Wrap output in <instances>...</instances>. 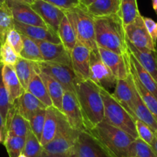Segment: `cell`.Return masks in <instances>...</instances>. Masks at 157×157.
<instances>
[{"label": "cell", "mask_w": 157, "mask_h": 157, "mask_svg": "<svg viewBox=\"0 0 157 157\" xmlns=\"http://www.w3.org/2000/svg\"><path fill=\"white\" fill-rule=\"evenodd\" d=\"M75 88L84 126L87 131H90L104 119V104L99 86L90 79L81 80L77 78Z\"/></svg>", "instance_id": "6da1fadb"}, {"label": "cell", "mask_w": 157, "mask_h": 157, "mask_svg": "<svg viewBox=\"0 0 157 157\" xmlns=\"http://www.w3.org/2000/svg\"><path fill=\"white\" fill-rule=\"evenodd\" d=\"M96 42L98 48L129 56V50L124 25L119 15L94 18Z\"/></svg>", "instance_id": "7a4b0ae2"}, {"label": "cell", "mask_w": 157, "mask_h": 157, "mask_svg": "<svg viewBox=\"0 0 157 157\" xmlns=\"http://www.w3.org/2000/svg\"><path fill=\"white\" fill-rule=\"evenodd\" d=\"M113 157H129V149L135 138L120 128L102 121L89 131Z\"/></svg>", "instance_id": "3957f363"}, {"label": "cell", "mask_w": 157, "mask_h": 157, "mask_svg": "<svg viewBox=\"0 0 157 157\" xmlns=\"http://www.w3.org/2000/svg\"><path fill=\"white\" fill-rule=\"evenodd\" d=\"M99 89L104 104L103 121L120 128L133 138H138L135 119L132 115L116 100L108 90L99 86Z\"/></svg>", "instance_id": "277c9868"}, {"label": "cell", "mask_w": 157, "mask_h": 157, "mask_svg": "<svg viewBox=\"0 0 157 157\" xmlns=\"http://www.w3.org/2000/svg\"><path fill=\"white\" fill-rule=\"evenodd\" d=\"M58 127L55 137L43 146V150L49 153L75 157V148L79 136V131L72 129L66 116L58 110Z\"/></svg>", "instance_id": "5b68a950"}, {"label": "cell", "mask_w": 157, "mask_h": 157, "mask_svg": "<svg viewBox=\"0 0 157 157\" xmlns=\"http://www.w3.org/2000/svg\"><path fill=\"white\" fill-rule=\"evenodd\" d=\"M65 13L73 28L78 43L91 51L97 49L94 18L80 6L65 11Z\"/></svg>", "instance_id": "8992f818"}, {"label": "cell", "mask_w": 157, "mask_h": 157, "mask_svg": "<svg viewBox=\"0 0 157 157\" xmlns=\"http://www.w3.org/2000/svg\"><path fill=\"white\" fill-rule=\"evenodd\" d=\"M40 72L46 73L59 82L64 91L71 92L75 95V81L77 78L72 67L49 62L36 63Z\"/></svg>", "instance_id": "52a82bcc"}, {"label": "cell", "mask_w": 157, "mask_h": 157, "mask_svg": "<svg viewBox=\"0 0 157 157\" xmlns=\"http://www.w3.org/2000/svg\"><path fill=\"white\" fill-rule=\"evenodd\" d=\"M124 30L127 41L134 46L140 49L156 50V46L148 33L141 14L133 22L124 25Z\"/></svg>", "instance_id": "ba28073f"}, {"label": "cell", "mask_w": 157, "mask_h": 157, "mask_svg": "<svg viewBox=\"0 0 157 157\" xmlns=\"http://www.w3.org/2000/svg\"><path fill=\"white\" fill-rule=\"evenodd\" d=\"M90 79L108 90L115 88L117 81V78L101 59L98 49L91 51Z\"/></svg>", "instance_id": "9c48e42d"}, {"label": "cell", "mask_w": 157, "mask_h": 157, "mask_svg": "<svg viewBox=\"0 0 157 157\" xmlns=\"http://www.w3.org/2000/svg\"><path fill=\"white\" fill-rule=\"evenodd\" d=\"M75 157H113L89 131L79 132L75 148Z\"/></svg>", "instance_id": "30bf717a"}, {"label": "cell", "mask_w": 157, "mask_h": 157, "mask_svg": "<svg viewBox=\"0 0 157 157\" xmlns=\"http://www.w3.org/2000/svg\"><path fill=\"white\" fill-rule=\"evenodd\" d=\"M102 61L111 70L117 79L127 78L131 74V65L129 56H123L112 51L98 48Z\"/></svg>", "instance_id": "8fae6325"}, {"label": "cell", "mask_w": 157, "mask_h": 157, "mask_svg": "<svg viewBox=\"0 0 157 157\" xmlns=\"http://www.w3.org/2000/svg\"><path fill=\"white\" fill-rule=\"evenodd\" d=\"M62 113L66 116L68 123L72 129L77 131L86 129L82 119V112L76 96L71 92L65 91L62 104Z\"/></svg>", "instance_id": "7c38bea8"}, {"label": "cell", "mask_w": 157, "mask_h": 157, "mask_svg": "<svg viewBox=\"0 0 157 157\" xmlns=\"http://www.w3.org/2000/svg\"><path fill=\"white\" fill-rule=\"evenodd\" d=\"M70 55L72 68L75 76L81 80L90 79L91 50L81 43H77Z\"/></svg>", "instance_id": "4fadbf2b"}, {"label": "cell", "mask_w": 157, "mask_h": 157, "mask_svg": "<svg viewBox=\"0 0 157 157\" xmlns=\"http://www.w3.org/2000/svg\"><path fill=\"white\" fill-rule=\"evenodd\" d=\"M31 6L49 28L57 33L60 22L65 16V11L44 0H35Z\"/></svg>", "instance_id": "5bb4252c"}, {"label": "cell", "mask_w": 157, "mask_h": 157, "mask_svg": "<svg viewBox=\"0 0 157 157\" xmlns=\"http://www.w3.org/2000/svg\"><path fill=\"white\" fill-rule=\"evenodd\" d=\"M39 46L43 61L56 63L72 67L70 52L60 43H53L46 41H36Z\"/></svg>", "instance_id": "9a60e30c"}, {"label": "cell", "mask_w": 157, "mask_h": 157, "mask_svg": "<svg viewBox=\"0 0 157 157\" xmlns=\"http://www.w3.org/2000/svg\"><path fill=\"white\" fill-rule=\"evenodd\" d=\"M6 3L11 10L15 22L24 25L48 27L30 5L13 1H6Z\"/></svg>", "instance_id": "2e32d148"}, {"label": "cell", "mask_w": 157, "mask_h": 157, "mask_svg": "<svg viewBox=\"0 0 157 157\" xmlns=\"http://www.w3.org/2000/svg\"><path fill=\"white\" fill-rule=\"evenodd\" d=\"M15 29L21 34L33 39L35 41H46L53 43H61L56 32L49 27L24 25L15 22Z\"/></svg>", "instance_id": "e0dca14e"}, {"label": "cell", "mask_w": 157, "mask_h": 157, "mask_svg": "<svg viewBox=\"0 0 157 157\" xmlns=\"http://www.w3.org/2000/svg\"><path fill=\"white\" fill-rule=\"evenodd\" d=\"M114 89V92L112 94L116 98V100L131 114L132 100L136 91L132 73L127 78L117 79Z\"/></svg>", "instance_id": "ac0fdd59"}, {"label": "cell", "mask_w": 157, "mask_h": 157, "mask_svg": "<svg viewBox=\"0 0 157 157\" xmlns=\"http://www.w3.org/2000/svg\"><path fill=\"white\" fill-rule=\"evenodd\" d=\"M13 104L16 105L18 113L28 121L38 111L47 108L46 105L27 90H25Z\"/></svg>", "instance_id": "d6986e66"}, {"label": "cell", "mask_w": 157, "mask_h": 157, "mask_svg": "<svg viewBox=\"0 0 157 157\" xmlns=\"http://www.w3.org/2000/svg\"><path fill=\"white\" fill-rule=\"evenodd\" d=\"M29 130V122L18 113L16 105L13 104L6 120V135L10 134L16 136L26 137Z\"/></svg>", "instance_id": "ffe728a7"}, {"label": "cell", "mask_w": 157, "mask_h": 157, "mask_svg": "<svg viewBox=\"0 0 157 157\" xmlns=\"http://www.w3.org/2000/svg\"><path fill=\"white\" fill-rule=\"evenodd\" d=\"M127 46L130 53L157 82V49L155 51L140 49L129 41H127Z\"/></svg>", "instance_id": "44dd1931"}, {"label": "cell", "mask_w": 157, "mask_h": 157, "mask_svg": "<svg viewBox=\"0 0 157 157\" xmlns=\"http://www.w3.org/2000/svg\"><path fill=\"white\" fill-rule=\"evenodd\" d=\"M2 76L4 85L10 96L11 103L13 104L16 99H19L25 90L19 82L14 66L6 65L2 66Z\"/></svg>", "instance_id": "7402d4cb"}, {"label": "cell", "mask_w": 157, "mask_h": 157, "mask_svg": "<svg viewBox=\"0 0 157 157\" xmlns=\"http://www.w3.org/2000/svg\"><path fill=\"white\" fill-rule=\"evenodd\" d=\"M131 115L135 119V120L138 119L147 124L154 132L157 131V121L150 113L149 109L147 108L146 104L144 103L142 98L140 97L137 90L136 91L135 96L132 100Z\"/></svg>", "instance_id": "603a6c76"}, {"label": "cell", "mask_w": 157, "mask_h": 157, "mask_svg": "<svg viewBox=\"0 0 157 157\" xmlns=\"http://www.w3.org/2000/svg\"><path fill=\"white\" fill-rule=\"evenodd\" d=\"M120 7V0H95L86 10L93 18H99L119 15Z\"/></svg>", "instance_id": "cb8c5ba5"}, {"label": "cell", "mask_w": 157, "mask_h": 157, "mask_svg": "<svg viewBox=\"0 0 157 157\" xmlns=\"http://www.w3.org/2000/svg\"><path fill=\"white\" fill-rule=\"evenodd\" d=\"M14 69L19 82L25 90L28 88L33 77L39 72L36 63L22 57H19L18 62L14 66Z\"/></svg>", "instance_id": "d4e9b609"}, {"label": "cell", "mask_w": 157, "mask_h": 157, "mask_svg": "<svg viewBox=\"0 0 157 157\" xmlns=\"http://www.w3.org/2000/svg\"><path fill=\"white\" fill-rule=\"evenodd\" d=\"M58 109L52 105L46 108L44 127L40 143L43 146L52 141L56 134L58 127Z\"/></svg>", "instance_id": "484cf974"}, {"label": "cell", "mask_w": 157, "mask_h": 157, "mask_svg": "<svg viewBox=\"0 0 157 157\" xmlns=\"http://www.w3.org/2000/svg\"><path fill=\"white\" fill-rule=\"evenodd\" d=\"M39 75L42 80L44 82L46 88L47 90L48 94L52 100V105L57 109L62 112V104H63V98L64 94V90L63 86L56 79L49 75H46L43 72H39Z\"/></svg>", "instance_id": "4316f807"}, {"label": "cell", "mask_w": 157, "mask_h": 157, "mask_svg": "<svg viewBox=\"0 0 157 157\" xmlns=\"http://www.w3.org/2000/svg\"><path fill=\"white\" fill-rule=\"evenodd\" d=\"M130 64L132 69L136 75L137 78L142 83V85L149 92L152 93L157 99V82L153 78V77L140 64L136 59L130 53L129 55Z\"/></svg>", "instance_id": "83f0119b"}, {"label": "cell", "mask_w": 157, "mask_h": 157, "mask_svg": "<svg viewBox=\"0 0 157 157\" xmlns=\"http://www.w3.org/2000/svg\"><path fill=\"white\" fill-rule=\"evenodd\" d=\"M57 34L59 37L62 44L71 53L78 41L73 28L66 15L60 22Z\"/></svg>", "instance_id": "f1b7e54d"}, {"label": "cell", "mask_w": 157, "mask_h": 157, "mask_svg": "<svg viewBox=\"0 0 157 157\" xmlns=\"http://www.w3.org/2000/svg\"><path fill=\"white\" fill-rule=\"evenodd\" d=\"M26 90L29 92L30 93H32L39 100L41 101L47 107L52 105V100H51L50 97L48 94L46 86H45L43 81L42 80L39 72H37L33 77Z\"/></svg>", "instance_id": "f546056e"}, {"label": "cell", "mask_w": 157, "mask_h": 157, "mask_svg": "<svg viewBox=\"0 0 157 157\" xmlns=\"http://www.w3.org/2000/svg\"><path fill=\"white\" fill-rule=\"evenodd\" d=\"M131 65V64H130ZM131 73H132V79H133L134 84H135V86L136 88L137 92L140 94V97L142 98L143 101L144 102V103L146 104V105L147 106V108L149 109V110L150 111V113H152L153 117L155 118V120L157 121V99L151 93H149L143 85L140 82V81L139 80V78H137L136 75L134 72L133 69H132V66H131Z\"/></svg>", "instance_id": "4dcf8cb0"}, {"label": "cell", "mask_w": 157, "mask_h": 157, "mask_svg": "<svg viewBox=\"0 0 157 157\" xmlns=\"http://www.w3.org/2000/svg\"><path fill=\"white\" fill-rule=\"evenodd\" d=\"M15 29V20L11 10L6 2L0 7V43L6 41V36L10 30Z\"/></svg>", "instance_id": "1f68e13d"}, {"label": "cell", "mask_w": 157, "mask_h": 157, "mask_svg": "<svg viewBox=\"0 0 157 157\" xmlns=\"http://www.w3.org/2000/svg\"><path fill=\"white\" fill-rule=\"evenodd\" d=\"M22 37L23 40V49L19 54L20 57L35 63L43 62L41 51L36 42L22 34Z\"/></svg>", "instance_id": "d6a6232c"}, {"label": "cell", "mask_w": 157, "mask_h": 157, "mask_svg": "<svg viewBox=\"0 0 157 157\" xmlns=\"http://www.w3.org/2000/svg\"><path fill=\"white\" fill-rule=\"evenodd\" d=\"M140 15L137 0H120L119 16L121 18L123 25L132 22Z\"/></svg>", "instance_id": "836d02e7"}, {"label": "cell", "mask_w": 157, "mask_h": 157, "mask_svg": "<svg viewBox=\"0 0 157 157\" xmlns=\"http://www.w3.org/2000/svg\"><path fill=\"white\" fill-rule=\"evenodd\" d=\"M129 157H157L152 146L140 138H136L129 149Z\"/></svg>", "instance_id": "e575fe53"}, {"label": "cell", "mask_w": 157, "mask_h": 157, "mask_svg": "<svg viewBox=\"0 0 157 157\" xmlns=\"http://www.w3.org/2000/svg\"><path fill=\"white\" fill-rule=\"evenodd\" d=\"M25 137L6 134L3 144L10 157H19L22 153L25 146Z\"/></svg>", "instance_id": "d590c367"}, {"label": "cell", "mask_w": 157, "mask_h": 157, "mask_svg": "<svg viewBox=\"0 0 157 157\" xmlns=\"http://www.w3.org/2000/svg\"><path fill=\"white\" fill-rule=\"evenodd\" d=\"M43 152V146L30 129L25 137V146L22 153L27 157H41Z\"/></svg>", "instance_id": "8d00e7d4"}, {"label": "cell", "mask_w": 157, "mask_h": 157, "mask_svg": "<svg viewBox=\"0 0 157 157\" xmlns=\"http://www.w3.org/2000/svg\"><path fill=\"white\" fill-rule=\"evenodd\" d=\"M20 56L15 51L8 42L5 41L0 46V64L2 66H14L19 60Z\"/></svg>", "instance_id": "74e56055"}, {"label": "cell", "mask_w": 157, "mask_h": 157, "mask_svg": "<svg viewBox=\"0 0 157 157\" xmlns=\"http://www.w3.org/2000/svg\"><path fill=\"white\" fill-rule=\"evenodd\" d=\"M46 109H40L37 113L33 115V117L30 119L29 126L30 129L36 136V138L40 141L42 139L43 132V127H44L45 117H46Z\"/></svg>", "instance_id": "f35d334b"}, {"label": "cell", "mask_w": 157, "mask_h": 157, "mask_svg": "<svg viewBox=\"0 0 157 157\" xmlns=\"http://www.w3.org/2000/svg\"><path fill=\"white\" fill-rule=\"evenodd\" d=\"M12 106H13V104L11 103L10 96L2 80V67H1L0 69V113L2 114L5 123L7 115Z\"/></svg>", "instance_id": "ab89813d"}, {"label": "cell", "mask_w": 157, "mask_h": 157, "mask_svg": "<svg viewBox=\"0 0 157 157\" xmlns=\"http://www.w3.org/2000/svg\"><path fill=\"white\" fill-rule=\"evenodd\" d=\"M135 123L139 138H140L151 146L152 140L154 139L155 132L152 131V129L147 124H146V123L142 122L141 120H138V119L135 120Z\"/></svg>", "instance_id": "60d3db41"}, {"label": "cell", "mask_w": 157, "mask_h": 157, "mask_svg": "<svg viewBox=\"0 0 157 157\" xmlns=\"http://www.w3.org/2000/svg\"><path fill=\"white\" fill-rule=\"evenodd\" d=\"M6 41L8 42L9 44L15 49L18 54H20L23 49V40H22V34L19 31L13 29L10 30L6 36Z\"/></svg>", "instance_id": "b9f144b4"}, {"label": "cell", "mask_w": 157, "mask_h": 157, "mask_svg": "<svg viewBox=\"0 0 157 157\" xmlns=\"http://www.w3.org/2000/svg\"><path fill=\"white\" fill-rule=\"evenodd\" d=\"M49 3L56 6L63 11L72 10L79 6V0H44Z\"/></svg>", "instance_id": "7bdbcfd3"}, {"label": "cell", "mask_w": 157, "mask_h": 157, "mask_svg": "<svg viewBox=\"0 0 157 157\" xmlns=\"http://www.w3.org/2000/svg\"><path fill=\"white\" fill-rule=\"evenodd\" d=\"M143 21H144L145 25L148 30L149 36L152 39V42L156 46L157 44V22L154 21L151 18L144 17L143 16Z\"/></svg>", "instance_id": "ee69618b"}, {"label": "cell", "mask_w": 157, "mask_h": 157, "mask_svg": "<svg viewBox=\"0 0 157 157\" xmlns=\"http://www.w3.org/2000/svg\"><path fill=\"white\" fill-rule=\"evenodd\" d=\"M94 1L95 0H79V6L86 9L90 6Z\"/></svg>", "instance_id": "f6af8a7d"}, {"label": "cell", "mask_w": 157, "mask_h": 157, "mask_svg": "<svg viewBox=\"0 0 157 157\" xmlns=\"http://www.w3.org/2000/svg\"><path fill=\"white\" fill-rule=\"evenodd\" d=\"M151 146L152 147V149H154V151L155 152V153L157 154V131L155 132V135H154V139L152 140V143L151 144Z\"/></svg>", "instance_id": "bcb514c9"}, {"label": "cell", "mask_w": 157, "mask_h": 157, "mask_svg": "<svg viewBox=\"0 0 157 157\" xmlns=\"http://www.w3.org/2000/svg\"><path fill=\"white\" fill-rule=\"evenodd\" d=\"M0 129H1L4 133H5V136H6V123L1 113H0Z\"/></svg>", "instance_id": "7dc6e473"}, {"label": "cell", "mask_w": 157, "mask_h": 157, "mask_svg": "<svg viewBox=\"0 0 157 157\" xmlns=\"http://www.w3.org/2000/svg\"><path fill=\"white\" fill-rule=\"evenodd\" d=\"M41 157H66V156H64V155H56V154L49 153V152H46V151L43 150Z\"/></svg>", "instance_id": "c3c4849f"}, {"label": "cell", "mask_w": 157, "mask_h": 157, "mask_svg": "<svg viewBox=\"0 0 157 157\" xmlns=\"http://www.w3.org/2000/svg\"><path fill=\"white\" fill-rule=\"evenodd\" d=\"M6 1H13V2H21V3H25L28 5H32L35 2V0H6Z\"/></svg>", "instance_id": "681fc988"}, {"label": "cell", "mask_w": 157, "mask_h": 157, "mask_svg": "<svg viewBox=\"0 0 157 157\" xmlns=\"http://www.w3.org/2000/svg\"><path fill=\"white\" fill-rule=\"evenodd\" d=\"M5 133L0 129V143H3L4 140H5Z\"/></svg>", "instance_id": "f907efd6"}, {"label": "cell", "mask_w": 157, "mask_h": 157, "mask_svg": "<svg viewBox=\"0 0 157 157\" xmlns=\"http://www.w3.org/2000/svg\"><path fill=\"white\" fill-rule=\"evenodd\" d=\"M152 8H153L154 11L157 13V0H152Z\"/></svg>", "instance_id": "816d5d0a"}, {"label": "cell", "mask_w": 157, "mask_h": 157, "mask_svg": "<svg viewBox=\"0 0 157 157\" xmlns=\"http://www.w3.org/2000/svg\"><path fill=\"white\" fill-rule=\"evenodd\" d=\"M6 2V0H0V7L3 6Z\"/></svg>", "instance_id": "f5cc1de1"}, {"label": "cell", "mask_w": 157, "mask_h": 157, "mask_svg": "<svg viewBox=\"0 0 157 157\" xmlns=\"http://www.w3.org/2000/svg\"><path fill=\"white\" fill-rule=\"evenodd\" d=\"M19 157H27V156H26V155H24L23 153H22L20 155H19Z\"/></svg>", "instance_id": "db71d44e"}, {"label": "cell", "mask_w": 157, "mask_h": 157, "mask_svg": "<svg viewBox=\"0 0 157 157\" xmlns=\"http://www.w3.org/2000/svg\"><path fill=\"white\" fill-rule=\"evenodd\" d=\"M1 67H2V65L0 64V69H1Z\"/></svg>", "instance_id": "11a10c76"}, {"label": "cell", "mask_w": 157, "mask_h": 157, "mask_svg": "<svg viewBox=\"0 0 157 157\" xmlns=\"http://www.w3.org/2000/svg\"><path fill=\"white\" fill-rule=\"evenodd\" d=\"M0 46H1V43H0Z\"/></svg>", "instance_id": "9f6ffc18"}]
</instances>
